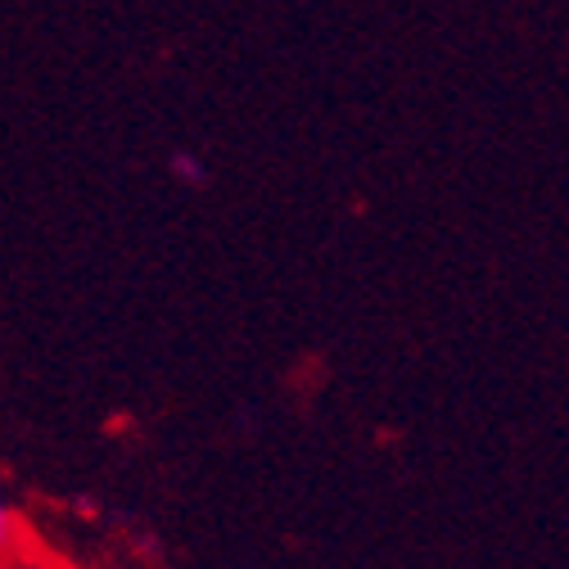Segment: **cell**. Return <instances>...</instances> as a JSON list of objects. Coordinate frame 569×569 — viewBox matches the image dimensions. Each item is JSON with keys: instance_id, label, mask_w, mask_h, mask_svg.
Masks as SVG:
<instances>
[{"instance_id": "1", "label": "cell", "mask_w": 569, "mask_h": 569, "mask_svg": "<svg viewBox=\"0 0 569 569\" xmlns=\"http://www.w3.org/2000/svg\"><path fill=\"white\" fill-rule=\"evenodd\" d=\"M23 560V520L10 502V492L0 488V569H19Z\"/></svg>"}, {"instance_id": "2", "label": "cell", "mask_w": 569, "mask_h": 569, "mask_svg": "<svg viewBox=\"0 0 569 569\" xmlns=\"http://www.w3.org/2000/svg\"><path fill=\"white\" fill-rule=\"evenodd\" d=\"M177 168H181L177 177H186V181H203V172H199V163H194V159H177Z\"/></svg>"}]
</instances>
